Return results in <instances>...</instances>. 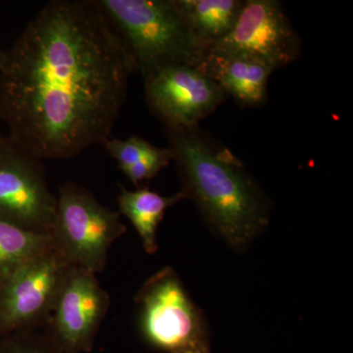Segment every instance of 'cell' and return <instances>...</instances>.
I'll return each mask as SVG.
<instances>
[{"label":"cell","mask_w":353,"mask_h":353,"mask_svg":"<svg viewBox=\"0 0 353 353\" xmlns=\"http://www.w3.org/2000/svg\"><path fill=\"white\" fill-rule=\"evenodd\" d=\"M110 305L97 274L71 266L43 331L65 353L90 352Z\"/></svg>","instance_id":"10"},{"label":"cell","mask_w":353,"mask_h":353,"mask_svg":"<svg viewBox=\"0 0 353 353\" xmlns=\"http://www.w3.org/2000/svg\"><path fill=\"white\" fill-rule=\"evenodd\" d=\"M70 265L54 250L20 269L0 290V338L43 331L54 309Z\"/></svg>","instance_id":"8"},{"label":"cell","mask_w":353,"mask_h":353,"mask_svg":"<svg viewBox=\"0 0 353 353\" xmlns=\"http://www.w3.org/2000/svg\"><path fill=\"white\" fill-rule=\"evenodd\" d=\"M146 102L164 128L199 127L227 94L199 67L178 64L143 76Z\"/></svg>","instance_id":"9"},{"label":"cell","mask_w":353,"mask_h":353,"mask_svg":"<svg viewBox=\"0 0 353 353\" xmlns=\"http://www.w3.org/2000/svg\"><path fill=\"white\" fill-rule=\"evenodd\" d=\"M182 182L209 227L234 250L248 248L270 222V202L229 148L201 128H164Z\"/></svg>","instance_id":"2"},{"label":"cell","mask_w":353,"mask_h":353,"mask_svg":"<svg viewBox=\"0 0 353 353\" xmlns=\"http://www.w3.org/2000/svg\"><path fill=\"white\" fill-rule=\"evenodd\" d=\"M208 51L252 58L275 71L299 59L301 39L280 1L243 0L232 31Z\"/></svg>","instance_id":"7"},{"label":"cell","mask_w":353,"mask_h":353,"mask_svg":"<svg viewBox=\"0 0 353 353\" xmlns=\"http://www.w3.org/2000/svg\"><path fill=\"white\" fill-rule=\"evenodd\" d=\"M0 353L65 352L43 331H32L0 338Z\"/></svg>","instance_id":"16"},{"label":"cell","mask_w":353,"mask_h":353,"mask_svg":"<svg viewBox=\"0 0 353 353\" xmlns=\"http://www.w3.org/2000/svg\"><path fill=\"white\" fill-rule=\"evenodd\" d=\"M57 199L50 232L53 250L70 266L102 273L113 243L126 233L120 213L75 183H63Z\"/></svg>","instance_id":"4"},{"label":"cell","mask_w":353,"mask_h":353,"mask_svg":"<svg viewBox=\"0 0 353 353\" xmlns=\"http://www.w3.org/2000/svg\"><path fill=\"white\" fill-rule=\"evenodd\" d=\"M199 68L243 108H259L267 101V85L274 71L257 60L206 50Z\"/></svg>","instance_id":"11"},{"label":"cell","mask_w":353,"mask_h":353,"mask_svg":"<svg viewBox=\"0 0 353 353\" xmlns=\"http://www.w3.org/2000/svg\"><path fill=\"white\" fill-rule=\"evenodd\" d=\"M57 203L43 159L4 138L0 143V220L28 231L50 234Z\"/></svg>","instance_id":"6"},{"label":"cell","mask_w":353,"mask_h":353,"mask_svg":"<svg viewBox=\"0 0 353 353\" xmlns=\"http://www.w3.org/2000/svg\"><path fill=\"white\" fill-rule=\"evenodd\" d=\"M118 212L126 216L138 232L143 248L148 254L158 250L157 229L164 218L165 212L176 202L185 199L183 192L172 196H163L148 188L129 190L119 185Z\"/></svg>","instance_id":"12"},{"label":"cell","mask_w":353,"mask_h":353,"mask_svg":"<svg viewBox=\"0 0 353 353\" xmlns=\"http://www.w3.org/2000/svg\"><path fill=\"white\" fill-rule=\"evenodd\" d=\"M136 68L94 0H53L0 52V119L41 159L110 138Z\"/></svg>","instance_id":"1"},{"label":"cell","mask_w":353,"mask_h":353,"mask_svg":"<svg viewBox=\"0 0 353 353\" xmlns=\"http://www.w3.org/2000/svg\"><path fill=\"white\" fill-rule=\"evenodd\" d=\"M0 52H1V50H0Z\"/></svg>","instance_id":"20"},{"label":"cell","mask_w":353,"mask_h":353,"mask_svg":"<svg viewBox=\"0 0 353 353\" xmlns=\"http://www.w3.org/2000/svg\"><path fill=\"white\" fill-rule=\"evenodd\" d=\"M3 139H4V138H2V137L0 136V143H1L2 141H3Z\"/></svg>","instance_id":"18"},{"label":"cell","mask_w":353,"mask_h":353,"mask_svg":"<svg viewBox=\"0 0 353 353\" xmlns=\"http://www.w3.org/2000/svg\"><path fill=\"white\" fill-rule=\"evenodd\" d=\"M173 161L169 148H158L157 152L138 163L123 170L125 176L134 185H139L145 181L152 180L160 171L166 168Z\"/></svg>","instance_id":"17"},{"label":"cell","mask_w":353,"mask_h":353,"mask_svg":"<svg viewBox=\"0 0 353 353\" xmlns=\"http://www.w3.org/2000/svg\"><path fill=\"white\" fill-rule=\"evenodd\" d=\"M109 154L116 160L121 171L150 157L158 148L150 141L139 136L126 139L109 138L102 143Z\"/></svg>","instance_id":"15"},{"label":"cell","mask_w":353,"mask_h":353,"mask_svg":"<svg viewBox=\"0 0 353 353\" xmlns=\"http://www.w3.org/2000/svg\"><path fill=\"white\" fill-rule=\"evenodd\" d=\"M136 303L141 334L153 347L166 353L210 352L203 316L170 267L146 281Z\"/></svg>","instance_id":"5"},{"label":"cell","mask_w":353,"mask_h":353,"mask_svg":"<svg viewBox=\"0 0 353 353\" xmlns=\"http://www.w3.org/2000/svg\"><path fill=\"white\" fill-rule=\"evenodd\" d=\"M141 75L170 65L199 67L208 46L192 34L174 0H94Z\"/></svg>","instance_id":"3"},{"label":"cell","mask_w":353,"mask_h":353,"mask_svg":"<svg viewBox=\"0 0 353 353\" xmlns=\"http://www.w3.org/2000/svg\"><path fill=\"white\" fill-rule=\"evenodd\" d=\"M174 3L192 34L208 48L232 31L243 0H174Z\"/></svg>","instance_id":"13"},{"label":"cell","mask_w":353,"mask_h":353,"mask_svg":"<svg viewBox=\"0 0 353 353\" xmlns=\"http://www.w3.org/2000/svg\"><path fill=\"white\" fill-rule=\"evenodd\" d=\"M199 353H211V352H199Z\"/></svg>","instance_id":"19"},{"label":"cell","mask_w":353,"mask_h":353,"mask_svg":"<svg viewBox=\"0 0 353 353\" xmlns=\"http://www.w3.org/2000/svg\"><path fill=\"white\" fill-rule=\"evenodd\" d=\"M52 248L50 234L28 231L0 220V290L26 264Z\"/></svg>","instance_id":"14"}]
</instances>
